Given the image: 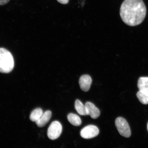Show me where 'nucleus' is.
<instances>
[{
	"instance_id": "nucleus-1",
	"label": "nucleus",
	"mask_w": 148,
	"mask_h": 148,
	"mask_svg": "<svg viewBox=\"0 0 148 148\" xmlns=\"http://www.w3.org/2000/svg\"><path fill=\"white\" fill-rule=\"evenodd\" d=\"M147 9L142 0H125L120 8V16L123 21L130 26L139 25L143 21Z\"/></svg>"
},
{
	"instance_id": "nucleus-2",
	"label": "nucleus",
	"mask_w": 148,
	"mask_h": 148,
	"mask_svg": "<svg viewBox=\"0 0 148 148\" xmlns=\"http://www.w3.org/2000/svg\"><path fill=\"white\" fill-rule=\"evenodd\" d=\"M14 60L10 51L3 48H0V73H10L14 69Z\"/></svg>"
},
{
	"instance_id": "nucleus-3",
	"label": "nucleus",
	"mask_w": 148,
	"mask_h": 148,
	"mask_svg": "<svg viewBox=\"0 0 148 148\" xmlns=\"http://www.w3.org/2000/svg\"><path fill=\"white\" fill-rule=\"evenodd\" d=\"M115 125L120 134L125 138H129L131 133L130 127L128 123L125 118L119 117L115 121Z\"/></svg>"
},
{
	"instance_id": "nucleus-4",
	"label": "nucleus",
	"mask_w": 148,
	"mask_h": 148,
	"mask_svg": "<svg viewBox=\"0 0 148 148\" xmlns=\"http://www.w3.org/2000/svg\"><path fill=\"white\" fill-rule=\"evenodd\" d=\"M62 130V126L60 122L57 121H53L48 128V137L51 140L56 139L60 136Z\"/></svg>"
},
{
	"instance_id": "nucleus-5",
	"label": "nucleus",
	"mask_w": 148,
	"mask_h": 148,
	"mask_svg": "<svg viewBox=\"0 0 148 148\" xmlns=\"http://www.w3.org/2000/svg\"><path fill=\"white\" fill-rule=\"evenodd\" d=\"M99 134V128L95 125L86 126L82 129L80 132L81 137L85 139H90L95 137Z\"/></svg>"
},
{
	"instance_id": "nucleus-6",
	"label": "nucleus",
	"mask_w": 148,
	"mask_h": 148,
	"mask_svg": "<svg viewBox=\"0 0 148 148\" xmlns=\"http://www.w3.org/2000/svg\"><path fill=\"white\" fill-rule=\"evenodd\" d=\"M92 83V79L89 75H83L79 79V86L83 91L87 92L89 90Z\"/></svg>"
},
{
	"instance_id": "nucleus-7",
	"label": "nucleus",
	"mask_w": 148,
	"mask_h": 148,
	"mask_svg": "<svg viewBox=\"0 0 148 148\" xmlns=\"http://www.w3.org/2000/svg\"><path fill=\"white\" fill-rule=\"evenodd\" d=\"M85 106H86L87 115L90 116L93 119H97L99 117L100 114V112L93 103L90 102H87Z\"/></svg>"
},
{
	"instance_id": "nucleus-8",
	"label": "nucleus",
	"mask_w": 148,
	"mask_h": 148,
	"mask_svg": "<svg viewBox=\"0 0 148 148\" xmlns=\"http://www.w3.org/2000/svg\"><path fill=\"white\" fill-rule=\"evenodd\" d=\"M52 115L51 111H46L40 116L39 119L35 122L38 127H42L45 126L50 120Z\"/></svg>"
},
{
	"instance_id": "nucleus-9",
	"label": "nucleus",
	"mask_w": 148,
	"mask_h": 148,
	"mask_svg": "<svg viewBox=\"0 0 148 148\" xmlns=\"http://www.w3.org/2000/svg\"><path fill=\"white\" fill-rule=\"evenodd\" d=\"M138 87L139 90L148 95V77H140L138 79Z\"/></svg>"
},
{
	"instance_id": "nucleus-10",
	"label": "nucleus",
	"mask_w": 148,
	"mask_h": 148,
	"mask_svg": "<svg viewBox=\"0 0 148 148\" xmlns=\"http://www.w3.org/2000/svg\"><path fill=\"white\" fill-rule=\"evenodd\" d=\"M75 108L77 112L80 115H87L86 106L79 99H77L75 101Z\"/></svg>"
},
{
	"instance_id": "nucleus-11",
	"label": "nucleus",
	"mask_w": 148,
	"mask_h": 148,
	"mask_svg": "<svg viewBox=\"0 0 148 148\" xmlns=\"http://www.w3.org/2000/svg\"><path fill=\"white\" fill-rule=\"evenodd\" d=\"M67 119L71 124L75 126L80 125L82 123L81 118L76 114L70 113L68 114Z\"/></svg>"
},
{
	"instance_id": "nucleus-12",
	"label": "nucleus",
	"mask_w": 148,
	"mask_h": 148,
	"mask_svg": "<svg viewBox=\"0 0 148 148\" xmlns=\"http://www.w3.org/2000/svg\"><path fill=\"white\" fill-rule=\"evenodd\" d=\"M43 113V111L41 108H37L31 112L29 118L31 121L36 122L39 119Z\"/></svg>"
},
{
	"instance_id": "nucleus-13",
	"label": "nucleus",
	"mask_w": 148,
	"mask_h": 148,
	"mask_svg": "<svg viewBox=\"0 0 148 148\" xmlns=\"http://www.w3.org/2000/svg\"><path fill=\"white\" fill-rule=\"evenodd\" d=\"M136 97L140 102L144 105L148 104V95H146L140 91H139L136 93Z\"/></svg>"
},
{
	"instance_id": "nucleus-14",
	"label": "nucleus",
	"mask_w": 148,
	"mask_h": 148,
	"mask_svg": "<svg viewBox=\"0 0 148 148\" xmlns=\"http://www.w3.org/2000/svg\"><path fill=\"white\" fill-rule=\"evenodd\" d=\"M57 1L59 3L63 4H67L69 1V0H57Z\"/></svg>"
},
{
	"instance_id": "nucleus-15",
	"label": "nucleus",
	"mask_w": 148,
	"mask_h": 148,
	"mask_svg": "<svg viewBox=\"0 0 148 148\" xmlns=\"http://www.w3.org/2000/svg\"><path fill=\"white\" fill-rule=\"evenodd\" d=\"M9 0H0V5L6 4L9 1Z\"/></svg>"
},
{
	"instance_id": "nucleus-16",
	"label": "nucleus",
	"mask_w": 148,
	"mask_h": 148,
	"mask_svg": "<svg viewBox=\"0 0 148 148\" xmlns=\"http://www.w3.org/2000/svg\"><path fill=\"white\" fill-rule=\"evenodd\" d=\"M147 130L148 131V123H147Z\"/></svg>"
}]
</instances>
